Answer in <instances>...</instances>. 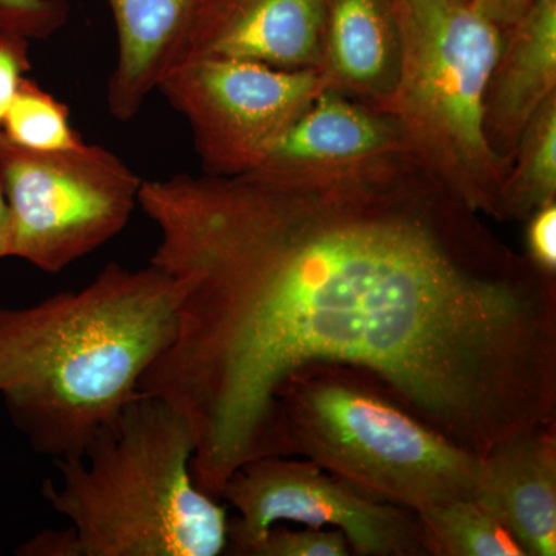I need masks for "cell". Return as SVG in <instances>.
Listing matches in <instances>:
<instances>
[{"instance_id": "1", "label": "cell", "mask_w": 556, "mask_h": 556, "mask_svg": "<svg viewBox=\"0 0 556 556\" xmlns=\"http://www.w3.org/2000/svg\"><path fill=\"white\" fill-rule=\"evenodd\" d=\"M138 206L179 292L139 393L188 420L208 496L288 456L278 397L318 365L367 372L479 456L556 422V277L417 164L332 189L178 174L142 181Z\"/></svg>"}, {"instance_id": "2", "label": "cell", "mask_w": 556, "mask_h": 556, "mask_svg": "<svg viewBox=\"0 0 556 556\" xmlns=\"http://www.w3.org/2000/svg\"><path fill=\"white\" fill-rule=\"evenodd\" d=\"M178 298L156 266L112 262L76 291L0 306V397L38 455L78 459L115 422L174 340Z\"/></svg>"}, {"instance_id": "3", "label": "cell", "mask_w": 556, "mask_h": 556, "mask_svg": "<svg viewBox=\"0 0 556 556\" xmlns=\"http://www.w3.org/2000/svg\"><path fill=\"white\" fill-rule=\"evenodd\" d=\"M195 450L188 420L139 393L83 457L53 460L40 493L67 519L76 556H218L228 510L193 481Z\"/></svg>"}, {"instance_id": "4", "label": "cell", "mask_w": 556, "mask_h": 556, "mask_svg": "<svg viewBox=\"0 0 556 556\" xmlns=\"http://www.w3.org/2000/svg\"><path fill=\"white\" fill-rule=\"evenodd\" d=\"M278 405L288 456L376 500L420 514L477 492L481 456L412 415L367 372L303 369Z\"/></svg>"}, {"instance_id": "5", "label": "cell", "mask_w": 556, "mask_h": 556, "mask_svg": "<svg viewBox=\"0 0 556 556\" xmlns=\"http://www.w3.org/2000/svg\"><path fill=\"white\" fill-rule=\"evenodd\" d=\"M401 33L396 121L417 166L453 199L501 222L510 166L484 134L486 84L506 31L464 0H394Z\"/></svg>"}, {"instance_id": "6", "label": "cell", "mask_w": 556, "mask_h": 556, "mask_svg": "<svg viewBox=\"0 0 556 556\" xmlns=\"http://www.w3.org/2000/svg\"><path fill=\"white\" fill-rule=\"evenodd\" d=\"M144 179L101 146L36 152L0 134V188L9 204L11 257L60 274L129 225Z\"/></svg>"}, {"instance_id": "7", "label": "cell", "mask_w": 556, "mask_h": 556, "mask_svg": "<svg viewBox=\"0 0 556 556\" xmlns=\"http://www.w3.org/2000/svg\"><path fill=\"white\" fill-rule=\"evenodd\" d=\"M324 89L320 70L225 58L181 62L156 86L188 121L203 174L225 178L257 169Z\"/></svg>"}, {"instance_id": "8", "label": "cell", "mask_w": 556, "mask_h": 556, "mask_svg": "<svg viewBox=\"0 0 556 556\" xmlns=\"http://www.w3.org/2000/svg\"><path fill=\"white\" fill-rule=\"evenodd\" d=\"M219 501L239 514L229 519L230 555L251 556L270 527L289 521L336 527L358 556H428L416 511L376 500L305 457L244 464L226 481Z\"/></svg>"}, {"instance_id": "9", "label": "cell", "mask_w": 556, "mask_h": 556, "mask_svg": "<svg viewBox=\"0 0 556 556\" xmlns=\"http://www.w3.org/2000/svg\"><path fill=\"white\" fill-rule=\"evenodd\" d=\"M416 164L387 112L324 89L243 177L292 189H332L393 177Z\"/></svg>"}, {"instance_id": "10", "label": "cell", "mask_w": 556, "mask_h": 556, "mask_svg": "<svg viewBox=\"0 0 556 556\" xmlns=\"http://www.w3.org/2000/svg\"><path fill=\"white\" fill-rule=\"evenodd\" d=\"M324 33L325 0H195L170 67L225 58L320 70Z\"/></svg>"}, {"instance_id": "11", "label": "cell", "mask_w": 556, "mask_h": 556, "mask_svg": "<svg viewBox=\"0 0 556 556\" xmlns=\"http://www.w3.org/2000/svg\"><path fill=\"white\" fill-rule=\"evenodd\" d=\"M556 97V0H533L506 30L484 100V134L510 166L519 138L538 110Z\"/></svg>"}, {"instance_id": "12", "label": "cell", "mask_w": 556, "mask_h": 556, "mask_svg": "<svg viewBox=\"0 0 556 556\" xmlns=\"http://www.w3.org/2000/svg\"><path fill=\"white\" fill-rule=\"evenodd\" d=\"M495 511L527 556L556 555V422L481 456L475 495Z\"/></svg>"}, {"instance_id": "13", "label": "cell", "mask_w": 556, "mask_h": 556, "mask_svg": "<svg viewBox=\"0 0 556 556\" xmlns=\"http://www.w3.org/2000/svg\"><path fill=\"white\" fill-rule=\"evenodd\" d=\"M401 33L394 0H325V87L387 112L396 93Z\"/></svg>"}, {"instance_id": "14", "label": "cell", "mask_w": 556, "mask_h": 556, "mask_svg": "<svg viewBox=\"0 0 556 556\" xmlns=\"http://www.w3.org/2000/svg\"><path fill=\"white\" fill-rule=\"evenodd\" d=\"M195 0H108L115 22L118 56L109 79L113 118L134 119L164 73Z\"/></svg>"}, {"instance_id": "15", "label": "cell", "mask_w": 556, "mask_h": 556, "mask_svg": "<svg viewBox=\"0 0 556 556\" xmlns=\"http://www.w3.org/2000/svg\"><path fill=\"white\" fill-rule=\"evenodd\" d=\"M556 203V97L527 124L501 188V222H526Z\"/></svg>"}, {"instance_id": "16", "label": "cell", "mask_w": 556, "mask_h": 556, "mask_svg": "<svg viewBox=\"0 0 556 556\" xmlns=\"http://www.w3.org/2000/svg\"><path fill=\"white\" fill-rule=\"evenodd\" d=\"M417 515L428 556H527L514 533L477 496Z\"/></svg>"}, {"instance_id": "17", "label": "cell", "mask_w": 556, "mask_h": 556, "mask_svg": "<svg viewBox=\"0 0 556 556\" xmlns=\"http://www.w3.org/2000/svg\"><path fill=\"white\" fill-rule=\"evenodd\" d=\"M0 134L11 144L36 152H58L86 144L70 123L67 105L28 76L21 80Z\"/></svg>"}, {"instance_id": "18", "label": "cell", "mask_w": 556, "mask_h": 556, "mask_svg": "<svg viewBox=\"0 0 556 556\" xmlns=\"http://www.w3.org/2000/svg\"><path fill=\"white\" fill-rule=\"evenodd\" d=\"M350 546L340 530L287 529L278 522L251 556H348Z\"/></svg>"}, {"instance_id": "19", "label": "cell", "mask_w": 556, "mask_h": 556, "mask_svg": "<svg viewBox=\"0 0 556 556\" xmlns=\"http://www.w3.org/2000/svg\"><path fill=\"white\" fill-rule=\"evenodd\" d=\"M67 17V0H0V20L31 40L50 38Z\"/></svg>"}, {"instance_id": "20", "label": "cell", "mask_w": 556, "mask_h": 556, "mask_svg": "<svg viewBox=\"0 0 556 556\" xmlns=\"http://www.w3.org/2000/svg\"><path fill=\"white\" fill-rule=\"evenodd\" d=\"M31 39L0 20V127L21 80L30 72Z\"/></svg>"}, {"instance_id": "21", "label": "cell", "mask_w": 556, "mask_h": 556, "mask_svg": "<svg viewBox=\"0 0 556 556\" xmlns=\"http://www.w3.org/2000/svg\"><path fill=\"white\" fill-rule=\"evenodd\" d=\"M526 257L535 268L556 277V203L547 204L527 218Z\"/></svg>"}, {"instance_id": "22", "label": "cell", "mask_w": 556, "mask_h": 556, "mask_svg": "<svg viewBox=\"0 0 556 556\" xmlns=\"http://www.w3.org/2000/svg\"><path fill=\"white\" fill-rule=\"evenodd\" d=\"M22 556H76L70 529L43 530L16 551Z\"/></svg>"}, {"instance_id": "23", "label": "cell", "mask_w": 556, "mask_h": 556, "mask_svg": "<svg viewBox=\"0 0 556 556\" xmlns=\"http://www.w3.org/2000/svg\"><path fill=\"white\" fill-rule=\"evenodd\" d=\"M533 0H471L482 14L496 24L501 30H508L521 20Z\"/></svg>"}, {"instance_id": "24", "label": "cell", "mask_w": 556, "mask_h": 556, "mask_svg": "<svg viewBox=\"0 0 556 556\" xmlns=\"http://www.w3.org/2000/svg\"><path fill=\"white\" fill-rule=\"evenodd\" d=\"M11 258V222L9 204L0 188V263Z\"/></svg>"}, {"instance_id": "25", "label": "cell", "mask_w": 556, "mask_h": 556, "mask_svg": "<svg viewBox=\"0 0 556 556\" xmlns=\"http://www.w3.org/2000/svg\"><path fill=\"white\" fill-rule=\"evenodd\" d=\"M464 2H471V0H464Z\"/></svg>"}]
</instances>
